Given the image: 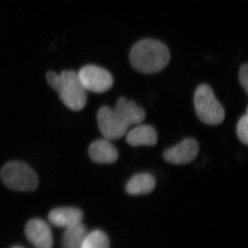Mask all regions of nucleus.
Masks as SVG:
<instances>
[{"instance_id":"16","label":"nucleus","mask_w":248,"mask_h":248,"mask_svg":"<svg viewBox=\"0 0 248 248\" xmlns=\"http://www.w3.org/2000/svg\"><path fill=\"white\" fill-rule=\"evenodd\" d=\"M248 114L241 117L237 126H236V133H237L239 139L244 144H248Z\"/></svg>"},{"instance_id":"15","label":"nucleus","mask_w":248,"mask_h":248,"mask_svg":"<svg viewBox=\"0 0 248 248\" xmlns=\"http://www.w3.org/2000/svg\"><path fill=\"white\" fill-rule=\"evenodd\" d=\"M81 248H110V241L104 232L96 230L88 233Z\"/></svg>"},{"instance_id":"7","label":"nucleus","mask_w":248,"mask_h":248,"mask_svg":"<svg viewBox=\"0 0 248 248\" xmlns=\"http://www.w3.org/2000/svg\"><path fill=\"white\" fill-rule=\"evenodd\" d=\"M200 152L198 143L194 139H186L177 146L166 150L164 158L172 164H187L197 158Z\"/></svg>"},{"instance_id":"3","label":"nucleus","mask_w":248,"mask_h":248,"mask_svg":"<svg viewBox=\"0 0 248 248\" xmlns=\"http://www.w3.org/2000/svg\"><path fill=\"white\" fill-rule=\"evenodd\" d=\"M1 179L11 190L32 192L38 186L37 174L28 165L21 161H9L3 166Z\"/></svg>"},{"instance_id":"8","label":"nucleus","mask_w":248,"mask_h":248,"mask_svg":"<svg viewBox=\"0 0 248 248\" xmlns=\"http://www.w3.org/2000/svg\"><path fill=\"white\" fill-rule=\"evenodd\" d=\"M27 239L36 248H52L53 235L48 225L43 220L33 218L25 228Z\"/></svg>"},{"instance_id":"12","label":"nucleus","mask_w":248,"mask_h":248,"mask_svg":"<svg viewBox=\"0 0 248 248\" xmlns=\"http://www.w3.org/2000/svg\"><path fill=\"white\" fill-rule=\"evenodd\" d=\"M157 133L153 126L140 125L130 130L126 141L130 146H154L157 142Z\"/></svg>"},{"instance_id":"18","label":"nucleus","mask_w":248,"mask_h":248,"mask_svg":"<svg viewBox=\"0 0 248 248\" xmlns=\"http://www.w3.org/2000/svg\"><path fill=\"white\" fill-rule=\"evenodd\" d=\"M13 248H23L19 247V246H16V247H14Z\"/></svg>"},{"instance_id":"1","label":"nucleus","mask_w":248,"mask_h":248,"mask_svg":"<svg viewBox=\"0 0 248 248\" xmlns=\"http://www.w3.org/2000/svg\"><path fill=\"white\" fill-rule=\"evenodd\" d=\"M169 48L157 40H143L135 44L130 53L134 68L143 73L161 71L169 63Z\"/></svg>"},{"instance_id":"14","label":"nucleus","mask_w":248,"mask_h":248,"mask_svg":"<svg viewBox=\"0 0 248 248\" xmlns=\"http://www.w3.org/2000/svg\"><path fill=\"white\" fill-rule=\"evenodd\" d=\"M88 233L82 222L68 227L62 238L63 248H81Z\"/></svg>"},{"instance_id":"5","label":"nucleus","mask_w":248,"mask_h":248,"mask_svg":"<svg viewBox=\"0 0 248 248\" xmlns=\"http://www.w3.org/2000/svg\"><path fill=\"white\" fill-rule=\"evenodd\" d=\"M80 81L86 91L102 93L110 90L113 79L108 71L94 65H87L78 72Z\"/></svg>"},{"instance_id":"4","label":"nucleus","mask_w":248,"mask_h":248,"mask_svg":"<svg viewBox=\"0 0 248 248\" xmlns=\"http://www.w3.org/2000/svg\"><path fill=\"white\" fill-rule=\"evenodd\" d=\"M194 104L197 115L203 123L215 125L224 120V108L208 85H200L196 90Z\"/></svg>"},{"instance_id":"13","label":"nucleus","mask_w":248,"mask_h":248,"mask_svg":"<svg viewBox=\"0 0 248 248\" xmlns=\"http://www.w3.org/2000/svg\"><path fill=\"white\" fill-rule=\"evenodd\" d=\"M156 181L148 173H141L134 176L127 184V193L130 195H145L154 190Z\"/></svg>"},{"instance_id":"6","label":"nucleus","mask_w":248,"mask_h":248,"mask_svg":"<svg viewBox=\"0 0 248 248\" xmlns=\"http://www.w3.org/2000/svg\"><path fill=\"white\" fill-rule=\"evenodd\" d=\"M97 123L103 136L107 140L122 138L128 128L116 115L113 108L108 107H103L98 111Z\"/></svg>"},{"instance_id":"17","label":"nucleus","mask_w":248,"mask_h":248,"mask_svg":"<svg viewBox=\"0 0 248 248\" xmlns=\"http://www.w3.org/2000/svg\"><path fill=\"white\" fill-rule=\"evenodd\" d=\"M239 78L240 84L244 88L246 93H248V66L243 65L239 70Z\"/></svg>"},{"instance_id":"10","label":"nucleus","mask_w":248,"mask_h":248,"mask_svg":"<svg viewBox=\"0 0 248 248\" xmlns=\"http://www.w3.org/2000/svg\"><path fill=\"white\" fill-rule=\"evenodd\" d=\"M89 156L98 164H112L118 159V152L107 140H98L89 148Z\"/></svg>"},{"instance_id":"2","label":"nucleus","mask_w":248,"mask_h":248,"mask_svg":"<svg viewBox=\"0 0 248 248\" xmlns=\"http://www.w3.org/2000/svg\"><path fill=\"white\" fill-rule=\"evenodd\" d=\"M46 78L50 87L59 93L62 102L70 110L79 111L84 108L87 102V94L77 72L64 71L58 75L49 71Z\"/></svg>"},{"instance_id":"11","label":"nucleus","mask_w":248,"mask_h":248,"mask_svg":"<svg viewBox=\"0 0 248 248\" xmlns=\"http://www.w3.org/2000/svg\"><path fill=\"white\" fill-rule=\"evenodd\" d=\"M48 219L54 226L66 228L82 222L83 213L79 209L71 207L55 208L49 214Z\"/></svg>"},{"instance_id":"9","label":"nucleus","mask_w":248,"mask_h":248,"mask_svg":"<svg viewBox=\"0 0 248 248\" xmlns=\"http://www.w3.org/2000/svg\"><path fill=\"white\" fill-rule=\"evenodd\" d=\"M113 110L116 115L128 127L141 124L146 118L144 110L133 101H129L125 97L119 99Z\"/></svg>"}]
</instances>
